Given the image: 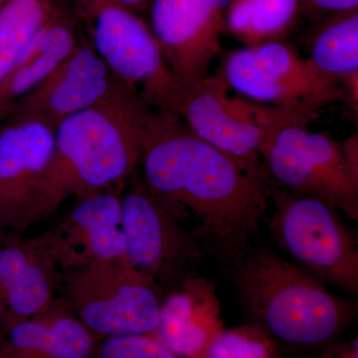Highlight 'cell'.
I'll return each mask as SVG.
<instances>
[{"mask_svg": "<svg viewBox=\"0 0 358 358\" xmlns=\"http://www.w3.org/2000/svg\"><path fill=\"white\" fill-rule=\"evenodd\" d=\"M148 189L186 223L204 251L232 268L251 250L270 200L262 159L226 154L187 128L173 112L148 115L140 166Z\"/></svg>", "mask_w": 358, "mask_h": 358, "instance_id": "6da1fadb", "label": "cell"}, {"mask_svg": "<svg viewBox=\"0 0 358 358\" xmlns=\"http://www.w3.org/2000/svg\"><path fill=\"white\" fill-rule=\"evenodd\" d=\"M152 109L129 90L60 122L28 227L55 213L71 197L83 199L131 178L140 166L143 133Z\"/></svg>", "mask_w": 358, "mask_h": 358, "instance_id": "7a4b0ae2", "label": "cell"}, {"mask_svg": "<svg viewBox=\"0 0 358 358\" xmlns=\"http://www.w3.org/2000/svg\"><path fill=\"white\" fill-rule=\"evenodd\" d=\"M231 271L245 313L287 345H327L357 313L355 301L329 293L320 280L272 249L251 248Z\"/></svg>", "mask_w": 358, "mask_h": 358, "instance_id": "3957f363", "label": "cell"}, {"mask_svg": "<svg viewBox=\"0 0 358 358\" xmlns=\"http://www.w3.org/2000/svg\"><path fill=\"white\" fill-rule=\"evenodd\" d=\"M268 227L275 244L317 280L358 294V248L334 205L272 181Z\"/></svg>", "mask_w": 358, "mask_h": 358, "instance_id": "277c9868", "label": "cell"}, {"mask_svg": "<svg viewBox=\"0 0 358 358\" xmlns=\"http://www.w3.org/2000/svg\"><path fill=\"white\" fill-rule=\"evenodd\" d=\"M90 44L115 77L152 109L173 112L178 80L150 26L115 0H75Z\"/></svg>", "mask_w": 358, "mask_h": 358, "instance_id": "5b68a950", "label": "cell"}, {"mask_svg": "<svg viewBox=\"0 0 358 358\" xmlns=\"http://www.w3.org/2000/svg\"><path fill=\"white\" fill-rule=\"evenodd\" d=\"M61 282L63 298L96 338L155 334L164 289L126 259L71 268Z\"/></svg>", "mask_w": 358, "mask_h": 358, "instance_id": "8992f818", "label": "cell"}, {"mask_svg": "<svg viewBox=\"0 0 358 358\" xmlns=\"http://www.w3.org/2000/svg\"><path fill=\"white\" fill-rule=\"evenodd\" d=\"M216 77L253 102L313 120L322 108L345 100L341 84L282 40L230 52Z\"/></svg>", "mask_w": 358, "mask_h": 358, "instance_id": "52a82bcc", "label": "cell"}, {"mask_svg": "<svg viewBox=\"0 0 358 358\" xmlns=\"http://www.w3.org/2000/svg\"><path fill=\"white\" fill-rule=\"evenodd\" d=\"M293 122L275 131L260 150L271 180L289 192L310 195L358 220V176L350 169L343 143Z\"/></svg>", "mask_w": 358, "mask_h": 358, "instance_id": "ba28073f", "label": "cell"}, {"mask_svg": "<svg viewBox=\"0 0 358 358\" xmlns=\"http://www.w3.org/2000/svg\"><path fill=\"white\" fill-rule=\"evenodd\" d=\"M180 84V83H179ZM217 77L180 84L173 113L195 136L238 159H261L275 131L300 121L287 110L231 98Z\"/></svg>", "mask_w": 358, "mask_h": 358, "instance_id": "9c48e42d", "label": "cell"}, {"mask_svg": "<svg viewBox=\"0 0 358 358\" xmlns=\"http://www.w3.org/2000/svg\"><path fill=\"white\" fill-rule=\"evenodd\" d=\"M122 192L127 262L160 288L182 281L204 250L171 207L134 173Z\"/></svg>", "mask_w": 358, "mask_h": 358, "instance_id": "30bf717a", "label": "cell"}, {"mask_svg": "<svg viewBox=\"0 0 358 358\" xmlns=\"http://www.w3.org/2000/svg\"><path fill=\"white\" fill-rule=\"evenodd\" d=\"M54 141L53 127L13 110L0 112V230L28 228Z\"/></svg>", "mask_w": 358, "mask_h": 358, "instance_id": "8fae6325", "label": "cell"}, {"mask_svg": "<svg viewBox=\"0 0 358 358\" xmlns=\"http://www.w3.org/2000/svg\"><path fill=\"white\" fill-rule=\"evenodd\" d=\"M129 90L115 76L88 39H83L50 76L6 110L56 129L71 115L103 105Z\"/></svg>", "mask_w": 358, "mask_h": 358, "instance_id": "7c38bea8", "label": "cell"}, {"mask_svg": "<svg viewBox=\"0 0 358 358\" xmlns=\"http://www.w3.org/2000/svg\"><path fill=\"white\" fill-rule=\"evenodd\" d=\"M150 29L179 83L208 76L222 52L224 16L209 0H152Z\"/></svg>", "mask_w": 358, "mask_h": 358, "instance_id": "4fadbf2b", "label": "cell"}, {"mask_svg": "<svg viewBox=\"0 0 358 358\" xmlns=\"http://www.w3.org/2000/svg\"><path fill=\"white\" fill-rule=\"evenodd\" d=\"M122 185L77 200L44 233L62 272L126 255L122 227Z\"/></svg>", "mask_w": 358, "mask_h": 358, "instance_id": "5bb4252c", "label": "cell"}, {"mask_svg": "<svg viewBox=\"0 0 358 358\" xmlns=\"http://www.w3.org/2000/svg\"><path fill=\"white\" fill-rule=\"evenodd\" d=\"M62 274L44 233L0 241V338L50 306Z\"/></svg>", "mask_w": 358, "mask_h": 358, "instance_id": "9a60e30c", "label": "cell"}, {"mask_svg": "<svg viewBox=\"0 0 358 358\" xmlns=\"http://www.w3.org/2000/svg\"><path fill=\"white\" fill-rule=\"evenodd\" d=\"M221 303L211 280L187 275L164 296L152 336L180 358H203L220 331Z\"/></svg>", "mask_w": 358, "mask_h": 358, "instance_id": "2e32d148", "label": "cell"}, {"mask_svg": "<svg viewBox=\"0 0 358 358\" xmlns=\"http://www.w3.org/2000/svg\"><path fill=\"white\" fill-rule=\"evenodd\" d=\"M99 341L62 296L10 327L0 338V350L11 358H93Z\"/></svg>", "mask_w": 358, "mask_h": 358, "instance_id": "e0dca14e", "label": "cell"}, {"mask_svg": "<svg viewBox=\"0 0 358 358\" xmlns=\"http://www.w3.org/2000/svg\"><path fill=\"white\" fill-rule=\"evenodd\" d=\"M80 40L73 20L55 7L13 72L0 85V112L17 103L50 76L69 57Z\"/></svg>", "mask_w": 358, "mask_h": 358, "instance_id": "ac0fdd59", "label": "cell"}, {"mask_svg": "<svg viewBox=\"0 0 358 358\" xmlns=\"http://www.w3.org/2000/svg\"><path fill=\"white\" fill-rule=\"evenodd\" d=\"M301 0H232L225 29L246 46L282 41L296 24Z\"/></svg>", "mask_w": 358, "mask_h": 358, "instance_id": "d6986e66", "label": "cell"}, {"mask_svg": "<svg viewBox=\"0 0 358 358\" xmlns=\"http://www.w3.org/2000/svg\"><path fill=\"white\" fill-rule=\"evenodd\" d=\"M308 59L341 86L357 85L358 9L334 14L324 23L313 40Z\"/></svg>", "mask_w": 358, "mask_h": 358, "instance_id": "ffe728a7", "label": "cell"}, {"mask_svg": "<svg viewBox=\"0 0 358 358\" xmlns=\"http://www.w3.org/2000/svg\"><path fill=\"white\" fill-rule=\"evenodd\" d=\"M56 0H6L0 7V85L55 9Z\"/></svg>", "mask_w": 358, "mask_h": 358, "instance_id": "44dd1931", "label": "cell"}, {"mask_svg": "<svg viewBox=\"0 0 358 358\" xmlns=\"http://www.w3.org/2000/svg\"><path fill=\"white\" fill-rule=\"evenodd\" d=\"M203 358H279L274 341L258 326L220 331L209 343Z\"/></svg>", "mask_w": 358, "mask_h": 358, "instance_id": "7402d4cb", "label": "cell"}, {"mask_svg": "<svg viewBox=\"0 0 358 358\" xmlns=\"http://www.w3.org/2000/svg\"><path fill=\"white\" fill-rule=\"evenodd\" d=\"M93 358H180L154 336L101 338Z\"/></svg>", "mask_w": 358, "mask_h": 358, "instance_id": "603a6c76", "label": "cell"}, {"mask_svg": "<svg viewBox=\"0 0 358 358\" xmlns=\"http://www.w3.org/2000/svg\"><path fill=\"white\" fill-rule=\"evenodd\" d=\"M306 1L308 6L320 9V10L329 11L334 14L348 13V11L358 9V0H301Z\"/></svg>", "mask_w": 358, "mask_h": 358, "instance_id": "cb8c5ba5", "label": "cell"}, {"mask_svg": "<svg viewBox=\"0 0 358 358\" xmlns=\"http://www.w3.org/2000/svg\"><path fill=\"white\" fill-rule=\"evenodd\" d=\"M115 1L136 13V11L145 10L148 8L152 0H115Z\"/></svg>", "mask_w": 358, "mask_h": 358, "instance_id": "d4e9b609", "label": "cell"}, {"mask_svg": "<svg viewBox=\"0 0 358 358\" xmlns=\"http://www.w3.org/2000/svg\"><path fill=\"white\" fill-rule=\"evenodd\" d=\"M209 1H210L212 6H213L221 15L224 16L225 11L227 10L228 6H230L232 0H209Z\"/></svg>", "mask_w": 358, "mask_h": 358, "instance_id": "484cf974", "label": "cell"}, {"mask_svg": "<svg viewBox=\"0 0 358 358\" xmlns=\"http://www.w3.org/2000/svg\"><path fill=\"white\" fill-rule=\"evenodd\" d=\"M0 358H11L10 357H8V355H6L3 352H1L0 350Z\"/></svg>", "mask_w": 358, "mask_h": 358, "instance_id": "4316f807", "label": "cell"}, {"mask_svg": "<svg viewBox=\"0 0 358 358\" xmlns=\"http://www.w3.org/2000/svg\"><path fill=\"white\" fill-rule=\"evenodd\" d=\"M4 2H6V0H0V7L2 6V4H3Z\"/></svg>", "mask_w": 358, "mask_h": 358, "instance_id": "83f0119b", "label": "cell"}]
</instances>
